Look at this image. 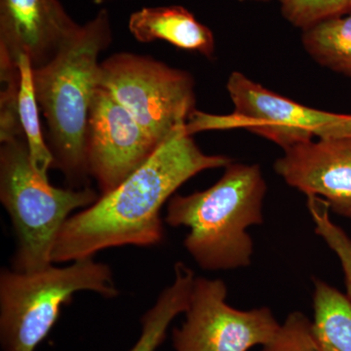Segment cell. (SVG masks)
I'll return each mask as SVG.
<instances>
[{
    "label": "cell",
    "instance_id": "8fae6325",
    "mask_svg": "<svg viewBox=\"0 0 351 351\" xmlns=\"http://www.w3.org/2000/svg\"><path fill=\"white\" fill-rule=\"evenodd\" d=\"M80 27L59 0H0V55L13 63L25 55L32 69L43 66Z\"/></svg>",
    "mask_w": 351,
    "mask_h": 351
},
{
    "label": "cell",
    "instance_id": "9a60e30c",
    "mask_svg": "<svg viewBox=\"0 0 351 351\" xmlns=\"http://www.w3.org/2000/svg\"><path fill=\"white\" fill-rule=\"evenodd\" d=\"M302 44L318 64L351 77V12L306 27Z\"/></svg>",
    "mask_w": 351,
    "mask_h": 351
},
{
    "label": "cell",
    "instance_id": "9c48e42d",
    "mask_svg": "<svg viewBox=\"0 0 351 351\" xmlns=\"http://www.w3.org/2000/svg\"><path fill=\"white\" fill-rule=\"evenodd\" d=\"M160 147L123 106L101 87L88 114L85 149L101 195L117 189Z\"/></svg>",
    "mask_w": 351,
    "mask_h": 351
},
{
    "label": "cell",
    "instance_id": "7a4b0ae2",
    "mask_svg": "<svg viewBox=\"0 0 351 351\" xmlns=\"http://www.w3.org/2000/svg\"><path fill=\"white\" fill-rule=\"evenodd\" d=\"M112 40L107 9L80 29L49 63L32 69L39 110L47 122L48 141L54 164L75 189L86 188L85 138L88 114L98 87L101 52Z\"/></svg>",
    "mask_w": 351,
    "mask_h": 351
},
{
    "label": "cell",
    "instance_id": "52a82bcc",
    "mask_svg": "<svg viewBox=\"0 0 351 351\" xmlns=\"http://www.w3.org/2000/svg\"><path fill=\"white\" fill-rule=\"evenodd\" d=\"M226 87L234 106L233 112L213 115L195 110L184 127L189 135L243 128L286 149L313 140L319 127L339 117V113L300 105L254 82L239 71L232 73Z\"/></svg>",
    "mask_w": 351,
    "mask_h": 351
},
{
    "label": "cell",
    "instance_id": "2e32d148",
    "mask_svg": "<svg viewBox=\"0 0 351 351\" xmlns=\"http://www.w3.org/2000/svg\"><path fill=\"white\" fill-rule=\"evenodd\" d=\"M17 64L20 71L18 115L21 128L27 141L34 168L41 175L47 177L48 170L53 167L54 159L40 128L39 107L34 92L31 61L25 55H21Z\"/></svg>",
    "mask_w": 351,
    "mask_h": 351
},
{
    "label": "cell",
    "instance_id": "603a6c76",
    "mask_svg": "<svg viewBox=\"0 0 351 351\" xmlns=\"http://www.w3.org/2000/svg\"><path fill=\"white\" fill-rule=\"evenodd\" d=\"M281 3H283V2L289 1V0H280Z\"/></svg>",
    "mask_w": 351,
    "mask_h": 351
},
{
    "label": "cell",
    "instance_id": "4fadbf2b",
    "mask_svg": "<svg viewBox=\"0 0 351 351\" xmlns=\"http://www.w3.org/2000/svg\"><path fill=\"white\" fill-rule=\"evenodd\" d=\"M195 278L186 263H176L173 283L164 289L156 304L143 315L140 338L129 351H156L162 345L172 321L188 309Z\"/></svg>",
    "mask_w": 351,
    "mask_h": 351
},
{
    "label": "cell",
    "instance_id": "ffe728a7",
    "mask_svg": "<svg viewBox=\"0 0 351 351\" xmlns=\"http://www.w3.org/2000/svg\"><path fill=\"white\" fill-rule=\"evenodd\" d=\"M258 351H322L314 337L313 321L300 311L291 313L276 337Z\"/></svg>",
    "mask_w": 351,
    "mask_h": 351
},
{
    "label": "cell",
    "instance_id": "ac0fdd59",
    "mask_svg": "<svg viewBox=\"0 0 351 351\" xmlns=\"http://www.w3.org/2000/svg\"><path fill=\"white\" fill-rule=\"evenodd\" d=\"M0 143L24 136L18 115L20 71L18 64L0 55Z\"/></svg>",
    "mask_w": 351,
    "mask_h": 351
},
{
    "label": "cell",
    "instance_id": "ba28073f",
    "mask_svg": "<svg viewBox=\"0 0 351 351\" xmlns=\"http://www.w3.org/2000/svg\"><path fill=\"white\" fill-rule=\"evenodd\" d=\"M226 297L225 281L196 277L186 319L173 330L175 351H248L274 339L281 324L269 307L241 311Z\"/></svg>",
    "mask_w": 351,
    "mask_h": 351
},
{
    "label": "cell",
    "instance_id": "d6986e66",
    "mask_svg": "<svg viewBox=\"0 0 351 351\" xmlns=\"http://www.w3.org/2000/svg\"><path fill=\"white\" fill-rule=\"evenodd\" d=\"M281 4L284 17L302 29L351 12V0H289Z\"/></svg>",
    "mask_w": 351,
    "mask_h": 351
},
{
    "label": "cell",
    "instance_id": "44dd1931",
    "mask_svg": "<svg viewBox=\"0 0 351 351\" xmlns=\"http://www.w3.org/2000/svg\"><path fill=\"white\" fill-rule=\"evenodd\" d=\"M315 137L320 138L351 137V114H339V119L321 126L315 131Z\"/></svg>",
    "mask_w": 351,
    "mask_h": 351
},
{
    "label": "cell",
    "instance_id": "277c9868",
    "mask_svg": "<svg viewBox=\"0 0 351 351\" xmlns=\"http://www.w3.org/2000/svg\"><path fill=\"white\" fill-rule=\"evenodd\" d=\"M93 189H60L32 164L24 136L1 142L0 201L10 217L17 247L12 269L34 272L53 265L58 237L73 212L99 199Z\"/></svg>",
    "mask_w": 351,
    "mask_h": 351
},
{
    "label": "cell",
    "instance_id": "e0dca14e",
    "mask_svg": "<svg viewBox=\"0 0 351 351\" xmlns=\"http://www.w3.org/2000/svg\"><path fill=\"white\" fill-rule=\"evenodd\" d=\"M307 207L316 234L337 256L345 276L346 295L351 301V237L332 221L329 205L316 196L307 197Z\"/></svg>",
    "mask_w": 351,
    "mask_h": 351
},
{
    "label": "cell",
    "instance_id": "6da1fadb",
    "mask_svg": "<svg viewBox=\"0 0 351 351\" xmlns=\"http://www.w3.org/2000/svg\"><path fill=\"white\" fill-rule=\"evenodd\" d=\"M184 127L117 189L66 221L53 250V263L93 258L113 247H152L163 241L160 212L176 191L198 173L233 161L204 154Z\"/></svg>",
    "mask_w": 351,
    "mask_h": 351
},
{
    "label": "cell",
    "instance_id": "8992f818",
    "mask_svg": "<svg viewBox=\"0 0 351 351\" xmlns=\"http://www.w3.org/2000/svg\"><path fill=\"white\" fill-rule=\"evenodd\" d=\"M98 86L159 145L184 128L196 110L193 76L149 56L122 52L108 57L100 64Z\"/></svg>",
    "mask_w": 351,
    "mask_h": 351
},
{
    "label": "cell",
    "instance_id": "7c38bea8",
    "mask_svg": "<svg viewBox=\"0 0 351 351\" xmlns=\"http://www.w3.org/2000/svg\"><path fill=\"white\" fill-rule=\"evenodd\" d=\"M129 31L136 40H164L181 49L213 56V32L182 6L145 7L129 18Z\"/></svg>",
    "mask_w": 351,
    "mask_h": 351
},
{
    "label": "cell",
    "instance_id": "5bb4252c",
    "mask_svg": "<svg viewBox=\"0 0 351 351\" xmlns=\"http://www.w3.org/2000/svg\"><path fill=\"white\" fill-rule=\"evenodd\" d=\"M314 337L322 351H351V301L319 278L313 280Z\"/></svg>",
    "mask_w": 351,
    "mask_h": 351
},
{
    "label": "cell",
    "instance_id": "7402d4cb",
    "mask_svg": "<svg viewBox=\"0 0 351 351\" xmlns=\"http://www.w3.org/2000/svg\"><path fill=\"white\" fill-rule=\"evenodd\" d=\"M239 1H269V0H239Z\"/></svg>",
    "mask_w": 351,
    "mask_h": 351
},
{
    "label": "cell",
    "instance_id": "30bf717a",
    "mask_svg": "<svg viewBox=\"0 0 351 351\" xmlns=\"http://www.w3.org/2000/svg\"><path fill=\"white\" fill-rule=\"evenodd\" d=\"M318 138L283 149L274 169L289 186L351 219V137Z\"/></svg>",
    "mask_w": 351,
    "mask_h": 351
},
{
    "label": "cell",
    "instance_id": "5b68a950",
    "mask_svg": "<svg viewBox=\"0 0 351 351\" xmlns=\"http://www.w3.org/2000/svg\"><path fill=\"white\" fill-rule=\"evenodd\" d=\"M89 291L107 299L119 294L112 269L94 258L66 267L0 274V343L3 351H36L73 295Z\"/></svg>",
    "mask_w": 351,
    "mask_h": 351
},
{
    "label": "cell",
    "instance_id": "3957f363",
    "mask_svg": "<svg viewBox=\"0 0 351 351\" xmlns=\"http://www.w3.org/2000/svg\"><path fill=\"white\" fill-rule=\"evenodd\" d=\"M216 184L189 195H173L165 223L184 226V246L202 269L249 267L254 243L248 230L263 223L267 182L258 164L232 162Z\"/></svg>",
    "mask_w": 351,
    "mask_h": 351
}]
</instances>
